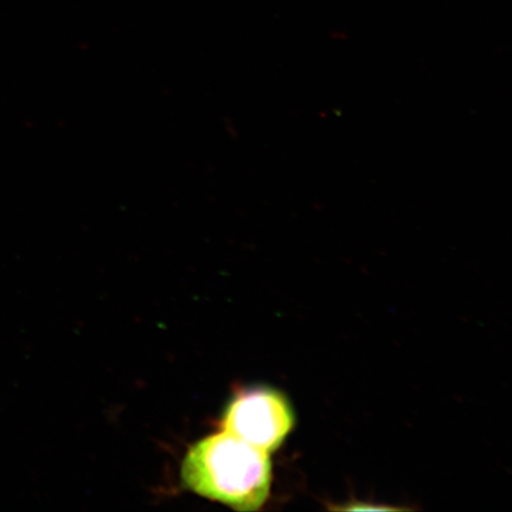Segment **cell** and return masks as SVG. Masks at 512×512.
<instances>
[{
	"instance_id": "6da1fadb",
	"label": "cell",
	"mask_w": 512,
	"mask_h": 512,
	"mask_svg": "<svg viewBox=\"0 0 512 512\" xmlns=\"http://www.w3.org/2000/svg\"><path fill=\"white\" fill-rule=\"evenodd\" d=\"M181 475L197 495L235 510L256 511L270 496L272 463L270 453L223 431L190 447Z\"/></svg>"
},
{
	"instance_id": "7a4b0ae2",
	"label": "cell",
	"mask_w": 512,
	"mask_h": 512,
	"mask_svg": "<svg viewBox=\"0 0 512 512\" xmlns=\"http://www.w3.org/2000/svg\"><path fill=\"white\" fill-rule=\"evenodd\" d=\"M290 401L278 390H243L228 403L222 416L224 432L268 453L277 451L294 427Z\"/></svg>"
}]
</instances>
